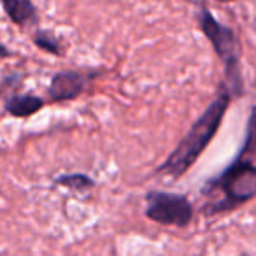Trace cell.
<instances>
[{"label":"cell","mask_w":256,"mask_h":256,"mask_svg":"<svg viewBox=\"0 0 256 256\" xmlns=\"http://www.w3.org/2000/svg\"><path fill=\"white\" fill-rule=\"evenodd\" d=\"M198 23L202 28L204 36L212 44L214 51L218 56L223 60L224 70H226V81L228 90L234 95L242 93V79H240V68H238V40L237 36L232 28L221 25L209 9L202 8L198 14Z\"/></svg>","instance_id":"cell-3"},{"label":"cell","mask_w":256,"mask_h":256,"mask_svg":"<svg viewBox=\"0 0 256 256\" xmlns=\"http://www.w3.org/2000/svg\"><path fill=\"white\" fill-rule=\"evenodd\" d=\"M218 2H234V0H218Z\"/></svg>","instance_id":"cell-12"},{"label":"cell","mask_w":256,"mask_h":256,"mask_svg":"<svg viewBox=\"0 0 256 256\" xmlns=\"http://www.w3.org/2000/svg\"><path fill=\"white\" fill-rule=\"evenodd\" d=\"M93 76L82 74V72L76 70H62L53 76L48 88V95L54 102H65V100H72L82 93L86 88V82L90 81Z\"/></svg>","instance_id":"cell-5"},{"label":"cell","mask_w":256,"mask_h":256,"mask_svg":"<svg viewBox=\"0 0 256 256\" xmlns=\"http://www.w3.org/2000/svg\"><path fill=\"white\" fill-rule=\"evenodd\" d=\"M44 107V100L36 95H16L6 102V110L14 118H28Z\"/></svg>","instance_id":"cell-7"},{"label":"cell","mask_w":256,"mask_h":256,"mask_svg":"<svg viewBox=\"0 0 256 256\" xmlns=\"http://www.w3.org/2000/svg\"><path fill=\"white\" fill-rule=\"evenodd\" d=\"M6 56H9V51L4 48V44H0V58H6Z\"/></svg>","instance_id":"cell-11"},{"label":"cell","mask_w":256,"mask_h":256,"mask_svg":"<svg viewBox=\"0 0 256 256\" xmlns=\"http://www.w3.org/2000/svg\"><path fill=\"white\" fill-rule=\"evenodd\" d=\"M146 216L158 224L186 226L193 218V207L184 195L151 192L146 195Z\"/></svg>","instance_id":"cell-4"},{"label":"cell","mask_w":256,"mask_h":256,"mask_svg":"<svg viewBox=\"0 0 256 256\" xmlns=\"http://www.w3.org/2000/svg\"><path fill=\"white\" fill-rule=\"evenodd\" d=\"M220 190L223 198L207 209L210 212H228L256 196V165L246 158H235L216 179L207 182L206 192Z\"/></svg>","instance_id":"cell-2"},{"label":"cell","mask_w":256,"mask_h":256,"mask_svg":"<svg viewBox=\"0 0 256 256\" xmlns=\"http://www.w3.org/2000/svg\"><path fill=\"white\" fill-rule=\"evenodd\" d=\"M56 184L60 186H67V188H72L76 192H86V190L93 188V181L84 174H65L60 176L56 179Z\"/></svg>","instance_id":"cell-9"},{"label":"cell","mask_w":256,"mask_h":256,"mask_svg":"<svg viewBox=\"0 0 256 256\" xmlns=\"http://www.w3.org/2000/svg\"><path fill=\"white\" fill-rule=\"evenodd\" d=\"M34 42H36L40 50L48 51V53H51V54L60 53V44H58V40L53 39V37H51L50 34H46V32L37 34V36L34 37Z\"/></svg>","instance_id":"cell-10"},{"label":"cell","mask_w":256,"mask_h":256,"mask_svg":"<svg viewBox=\"0 0 256 256\" xmlns=\"http://www.w3.org/2000/svg\"><path fill=\"white\" fill-rule=\"evenodd\" d=\"M2 8L12 23L20 26L36 25L37 11L32 0H2Z\"/></svg>","instance_id":"cell-6"},{"label":"cell","mask_w":256,"mask_h":256,"mask_svg":"<svg viewBox=\"0 0 256 256\" xmlns=\"http://www.w3.org/2000/svg\"><path fill=\"white\" fill-rule=\"evenodd\" d=\"M228 104H230V93L224 90L210 102V106L204 110L202 116L193 123V126L190 128V132L184 136V139L168 154L164 165L158 168L160 174L178 179L190 170V167L198 160L200 154L206 151V148L212 140V137L218 134L224 112L228 109Z\"/></svg>","instance_id":"cell-1"},{"label":"cell","mask_w":256,"mask_h":256,"mask_svg":"<svg viewBox=\"0 0 256 256\" xmlns=\"http://www.w3.org/2000/svg\"><path fill=\"white\" fill-rule=\"evenodd\" d=\"M237 156L246 158V160H251V162L256 158V106L251 107V112H249V120H248V128H246L244 144H242Z\"/></svg>","instance_id":"cell-8"}]
</instances>
